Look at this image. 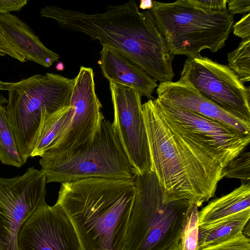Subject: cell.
<instances>
[{"label":"cell","instance_id":"cell-1","mask_svg":"<svg viewBox=\"0 0 250 250\" xmlns=\"http://www.w3.org/2000/svg\"><path fill=\"white\" fill-rule=\"evenodd\" d=\"M40 14L115 50L156 82H170L174 76V57L165 38L150 11L141 12L135 0L108 5L104 12L94 14L48 5Z\"/></svg>","mask_w":250,"mask_h":250},{"label":"cell","instance_id":"cell-2","mask_svg":"<svg viewBox=\"0 0 250 250\" xmlns=\"http://www.w3.org/2000/svg\"><path fill=\"white\" fill-rule=\"evenodd\" d=\"M135 194L133 178H91L62 184L56 204L72 224L82 250H125Z\"/></svg>","mask_w":250,"mask_h":250},{"label":"cell","instance_id":"cell-3","mask_svg":"<svg viewBox=\"0 0 250 250\" xmlns=\"http://www.w3.org/2000/svg\"><path fill=\"white\" fill-rule=\"evenodd\" d=\"M142 106L151 170L163 188L165 200L187 199L202 206L214 196L222 168L169 126L154 99Z\"/></svg>","mask_w":250,"mask_h":250},{"label":"cell","instance_id":"cell-4","mask_svg":"<svg viewBox=\"0 0 250 250\" xmlns=\"http://www.w3.org/2000/svg\"><path fill=\"white\" fill-rule=\"evenodd\" d=\"M136 194L127 232L125 250H169L178 245L184 222L193 203L166 202L152 170L133 178Z\"/></svg>","mask_w":250,"mask_h":250},{"label":"cell","instance_id":"cell-5","mask_svg":"<svg viewBox=\"0 0 250 250\" xmlns=\"http://www.w3.org/2000/svg\"><path fill=\"white\" fill-rule=\"evenodd\" d=\"M149 10L173 57L192 56L207 49L218 51L225 45L234 24L233 16L228 10L208 11L189 0H153Z\"/></svg>","mask_w":250,"mask_h":250},{"label":"cell","instance_id":"cell-6","mask_svg":"<svg viewBox=\"0 0 250 250\" xmlns=\"http://www.w3.org/2000/svg\"><path fill=\"white\" fill-rule=\"evenodd\" d=\"M74 83V79L53 73L6 83L7 117L24 164L32 152L42 114L69 106Z\"/></svg>","mask_w":250,"mask_h":250},{"label":"cell","instance_id":"cell-7","mask_svg":"<svg viewBox=\"0 0 250 250\" xmlns=\"http://www.w3.org/2000/svg\"><path fill=\"white\" fill-rule=\"evenodd\" d=\"M39 163L47 183L63 184L91 178L124 180L136 175L112 124L104 118L89 147L64 159L41 158Z\"/></svg>","mask_w":250,"mask_h":250},{"label":"cell","instance_id":"cell-8","mask_svg":"<svg viewBox=\"0 0 250 250\" xmlns=\"http://www.w3.org/2000/svg\"><path fill=\"white\" fill-rule=\"evenodd\" d=\"M154 101L169 126L222 168L250 143V135L164 100Z\"/></svg>","mask_w":250,"mask_h":250},{"label":"cell","instance_id":"cell-9","mask_svg":"<svg viewBox=\"0 0 250 250\" xmlns=\"http://www.w3.org/2000/svg\"><path fill=\"white\" fill-rule=\"evenodd\" d=\"M74 79L70 122L62 135L41 157L42 159H64L89 147L104 118L96 93L93 69L81 66Z\"/></svg>","mask_w":250,"mask_h":250},{"label":"cell","instance_id":"cell-10","mask_svg":"<svg viewBox=\"0 0 250 250\" xmlns=\"http://www.w3.org/2000/svg\"><path fill=\"white\" fill-rule=\"evenodd\" d=\"M180 80L237 118L250 123V87L227 65L200 54L188 57Z\"/></svg>","mask_w":250,"mask_h":250},{"label":"cell","instance_id":"cell-11","mask_svg":"<svg viewBox=\"0 0 250 250\" xmlns=\"http://www.w3.org/2000/svg\"><path fill=\"white\" fill-rule=\"evenodd\" d=\"M46 183L44 172L34 167L21 175L0 177V250H19L21 227L46 204Z\"/></svg>","mask_w":250,"mask_h":250},{"label":"cell","instance_id":"cell-12","mask_svg":"<svg viewBox=\"0 0 250 250\" xmlns=\"http://www.w3.org/2000/svg\"><path fill=\"white\" fill-rule=\"evenodd\" d=\"M114 110L112 124L121 147L136 174L151 170L142 95L136 89L109 83Z\"/></svg>","mask_w":250,"mask_h":250},{"label":"cell","instance_id":"cell-13","mask_svg":"<svg viewBox=\"0 0 250 250\" xmlns=\"http://www.w3.org/2000/svg\"><path fill=\"white\" fill-rule=\"evenodd\" d=\"M19 250H82L75 229L57 204L39 208L21 227Z\"/></svg>","mask_w":250,"mask_h":250},{"label":"cell","instance_id":"cell-14","mask_svg":"<svg viewBox=\"0 0 250 250\" xmlns=\"http://www.w3.org/2000/svg\"><path fill=\"white\" fill-rule=\"evenodd\" d=\"M158 98L224 124L239 132L250 135V123L224 110L204 97L188 82L160 83L156 89Z\"/></svg>","mask_w":250,"mask_h":250},{"label":"cell","instance_id":"cell-15","mask_svg":"<svg viewBox=\"0 0 250 250\" xmlns=\"http://www.w3.org/2000/svg\"><path fill=\"white\" fill-rule=\"evenodd\" d=\"M99 63L109 83L121 84L137 90L150 99L157 82L136 64L115 50L103 46Z\"/></svg>","mask_w":250,"mask_h":250},{"label":"cell","instance_id":"cell-16","mask_svg":"<svg viewBox=\"0 0 250 250\" xmlns=\"http://www.w3.org/2000/svg\"><path fill=\"white\" fill-rule=\"evenodd\" d=\"M0 31L26 61L49 67L59 59L58 54L48 49L27 23L15 15L0 14Z\"/></svg>","mask_w":250,"mask_h":250},{"label":"cell","instance_id":"cell-17","mask_svg":"<svg viewBox=\"0 0 250 250\" xmlns=\"http://www.w3.org/2000/svg\"><path fill=\"white\" fill-rule=\"evenodd\" d=\"M250 209V184L248 181L230 193L216 198L198 211L199 228L214 224L232 214Z\"/></svg>","mask_w":250,"mask_h":250},{"label":"cell","instance_id":"cell-18","mask_svg":"<svg viewBox=\"0 0 250 250\" xmlns=\"http://www.w3.org/2000/svg\"><path fill=\"white\" fill-rule=\"evenodd\" d=\"M72 114L70 105L54 113L45 111L42 114L30 157H41L53 145L67 128Z\"/></svg>","mask_w":250,"mask_h":250},{"label":"cell","instance_id":"cell-19","mask_svg":"<svg viewBox=\"0 0 250 250\" xmlns=\"http://www.w3.org/2000/svg\"><path fill=\"white\" fill-rule=\"evenodd\" d=\"M250 218V209L232 214L204 228H199V250L231 238L243 231Z\"/></svg>","mask_w":250,"mask_h":250},{"label":"cell","instance_id":"cell-20","mask_svg":"<svg viewBox=\"0 0 250 250\" xmlns=\"http://www.w3.org/2000/svg\"><path fill=\"white\" fill-rule=\"evenodd\" d=\"M7 100L0 95V161L6 165L21 167L24 164L19 152L5 105Z\"/></svg>","mask_w":250,"mask_h":250},{"label":"cell","instance_id":"cell-21","mask_svg":"<svg viewBox=\"0 0 250 250\" xmlns=\"http://www.w3.org/2000/svg\"><path fill=\"white\" fill-rule=\"evenodd\" d=\"M228 66L244 83L250 80V38L242 40L237 48L228 53Z\"/></svg>","mask_w":250,"mask_h":250},{"label":"cell","instance_id":"cell-22","mask_svg":"<svg viewBox=\"0 0 250 250\" xmlns=\"http://www.w3.org/2000/svg\"><path fill=\"white\" fill-rule=\"evenodd\" d=\"M198 209L192 204L184 222L180 235L181 250H197L198 240Z\"/></svg>","mask_w":250,"mask_h":250},{"label":"cell","instance_id":"cell-23","mask_svg":"<svg viewBox=\"0 0 250 250\" xmlns=\"http://www.w3.org/2000/svg\"><path fill=\"white\" fill-rule=\"evenodd\" d=\"M238 179L249 181L250 179V153L243 150L222 168L221 179Z\"/></svg>","mask_w":250,"mask_h":250},{"label":"cell","instance_id":"cell-24","mask_svg":"<svg viewBox=\"0 0 250 250\" xmlns=\"http://www.w3.org/2000/svg\"><path fill=\"white\" fill-rule=\"evenodd\" d=\"M199 250H250V240L241 231L231 238Z\"/></svg>","mask_w":250,"mask_h":250},{"label":"cell","instance_id":"cell-25","mask_svg":"<svg viewBox=\"0 0 250 250\" xmlns=\"http://www.w3.org/2000/svg\"><path fill=\"white\" fill-rule=\"evenodd\" d=\"M199 8L212 12H221L227 10V0H189Z\"/></svg>","mask_w":250,"mask_h":250},{"label":"cell","instance_id":"cell-26","mask_svg":"<svg viewBox=\"0 0 250 250\" xmlns=\"http://www.w3.org/2000/svg\"><path fill=\"white\" fill-rule=\"evenodd\" d=\"M250 13L243 17L232 26L233 34L242 40L250 38Z\"/></svg>","mask_w":250,"mask_h":250},{"label":"cell","instance_id":"cell-27","mask_svg":"<svg viewBox=\"0 0 250 250\" xmlns=\"http://www.w3.org/2000/svg\"><path fill=\"white\" fill-rule=\"evenodd\" d=\"M8 55L21 62L26 61L24 57L7 40L0 31V55Z\"/></svg>","mask_w":250,"mask_h":250},{"label":"cell","instance_id":"cell-28","mask_svg":"<svg viewBox=\"0 0 250 250\" xmlns=\"http://www.w3.org/2000/svg\"><path fill=\"white\" fill-rule=\"evenodd\" d=\"M228 11L232 15L247 14L250 11V0H227Z\"/></svg>","mask_w":250,"mask_h":250},{"label":"cell","instance_id":"cell-29","mask_svg":"<svg viewBox=\"0 0 250 250\" xmlns=\"http://www.w3.org/2000/svg\"><path fill=\"white\" fill-rule=\"evenodd\" d=\"M28 1L27 0H0V14L20 11Z\"/></svg>","mask_w":250,"mask_h":250},{"label":"cell","instance_id":"cell-30","mask_svg":"<svg viewBox=\"0 0 250 250\" xmlns=\"http://www.w3.org/2000/svg\"><path fill=\"white\" fill-rule=\"evenodd\" d=\"M153 5V0H142L141 1L140 8L147 10H150Z\"/></svg>","mask_w":250,"mask_h":250},{"label":"cell","instance_id":"cell-31","mask_svg":"<svg viewBox=\"0 0 250 250\" xmlns=\"http://www.w3.org/2000/svg\"><path fill=\"white\" fill-rule=\"evenodd\" d=\"M0 90H6L5 82L0 81Z\"/></svg>","mask_w":250,"mask_h":250},{"label":"cell","instance_id":"cell-32","mask_svg":"<svg viewBox=\"0 0 250 250\" xmlns=\"http://www.w3.org/2000/svg\"><path fill=\"white\" fill-rule=\"evenodd\" d=\"M169 250H181L180 244L169 249Z\"/></svg>","mask_w":250,"mask_h":250}]
</instances>
